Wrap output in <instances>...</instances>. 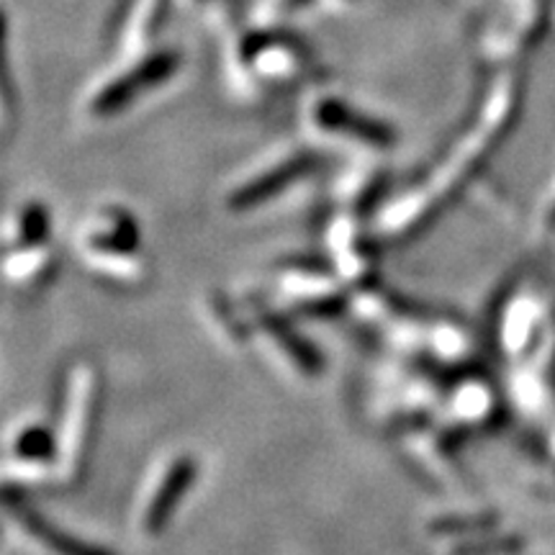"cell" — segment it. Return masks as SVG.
<instances>
[{"label": "cell", "instance_id": "6da1fadb", "mask_svg": "<svg viewBox=\"0 0 555 555\" xmlns=\"http://www.w3.org/2000/svg\"><path fill=\"white\" fill-rule=\"evenodd\" d=\"M176 69H178V54L172 52L152 54V57L144 60L142 65L131 67L127 75H121V78L108 82L106 88H101L99 95H95L93 103H90V108H93V114L99 116L116 114V111L127 108L139 93L159 86L163 80H168Z\"/></svg>", "mask_w": 555, "mask_h": 555}, {"label": "cell", "instance_id": "7a4b0ae2", "mask_svg": "<svg viewBox=\"0 0 555 555\" xmlns=\"http://www.w3.org/2000/svg\"><path fill=\"white\" fill-rule=\"evenodd\" d=\"M242 60L273 82L294 80L309 65L307 50L296 44V39L275 37V34H258V37L245 39Z\"/></svg>", "mask_w": 555, "mask_h": 555}, {"label": "cell", "instance_id": "3957f363", "mask_svg": "<svg viewBox=\"0 0 555 555\" xmlns=\"http://www.w3.org/2000/svg\"><path fill=\"white\" fill-rule=\"evenodd\" d=\"M314 119L322 129L360 139V142L373 144V147H391L393 139H397V134H393V129L388 127V124L373 119V116L363 114V111L347 106V103H343L339 99L319 101Z\"/></svg>", "mask_w": 555, "mask_h": 555}, {"label": "cell", "instance_id": "277c9868", "mask_svg": "<svg viewBox=\"0 0 555 555\" xmlns=\"http://www.w3.org/2000/svg\"><path fill=\"white\" fill-rule=\"evenodd\" d=\"M314 168V157L311 155H296L286 159V163H281L278 168L262 172L255 180H249V183L242 185L229 196V206L234 208V211H245V208H253L262 204V201L278 196L281 191H286L291 183H296L298 178L307 176V172Z\"/></svg>", "mask_w": 555, "mask_h": 555}, {"label": "cell", "instance_id": "5b68a950", "mask_svg": "<svg viewBox=\"0 0 555 555\" xmlns=\"http://www.w3.org/2000/svg\"><path fill=\"white\" fill-rule=\"evenodd\" d=\"M196 461L189 455L178 457V461L168 468L163 483L157 486L155 496H152L147 509H144V530H147L150 535H155V532H159L168 525L172 509H176L180 499L185 496V491L191 489L193 481H196Z\"/></svg>", "mask_w": 555, "mask_h": 555}, {"label": "cell", "instance_id": "8992f818", "mask_svg": "<svg viewBox=\"0 0 555 555\" xmlns=\"http://www.w3.org/2000/svg\"><path fill=\"white\" fill-rule=\"evenodd\" d=\"M16 517H18V522H24L26 530H29L31 535L39 540V543H44L47 547H50L52 553H57V555H111L108 551H101V547L82 543V540H75L73 535H67V532L57 530V527L47 522V519H41L37 512L21 509L18 506Z\"/></svg>", "mask_w": 555, "mask_h": 555}, {"label": "cell", "instance_id": "52a82bcc", "mask_svg": "<svg viewBox=\"0 0 555 555\" xmlns=\"http://www.w3.org/2000/svg\"><path fill=\"white\" fill-rule=\"evenodd\" d=\"M165 13H168V0H129V9L124 11V18L131 21L127 41L142 44V41L155 39L163 29Z\"/></svg>", "mask_w": 555, "mask_h": 555}, {"label": "cell", "instance_id": "ba28073f", "mask_svg": "<svg viewBox=\"0 0 555 555\" xmlns=\"http://www.w3.org/2000/svg\"><path fill=\"white\" fill-rule=\"evenodd\" d=\"M111 217H114V224H108L111 229H103V232L93 234V237L88 240V245L90 249H95V253H103V255L108 253L129 255L139 242L137 224L131 221L129 214H111Z\"/></svg>", "mask_w": 555, "mask_h": 555}, {"label": "cell", "instance_id": "9c48e42d", "mask_svg": "<svg viewBox=\"0 0 555 555\" xmlns=\"http://www.w3.org/2000/svg\"><path fill=\"white\" fill-rule=\"evenodd\" d=\"M266 324H268V330L273 332V337L278 339V343H281V347H286L288 356L294 358L296 363L304 367V371H307V373H317L319 371L322 360H319L317 352L311 350V345L304 343L301 337L294 335V332H291L286 324L278 322V319H273V317H268Z\"/></svg>", "mask_w": 555, "mask_h": 555}, {"label": "cell", "instance_id": "30bf717a", "mask_svg": "<svg viewBox=\"0 0 555 555\" xmlns=\"http://www.w3.org/2000/svg\"><path fill=\"white\" fill-rule=\"evenodd\" d=\"M13 453L24 457V461H44L54 453V437L44 427H29L16 437Z\"/></svg>", "mask_w": 555, "mask_h": 555}, {"label": "cell", "instance_id": "8fae6325", "mask_svg": "<svg viewBox=\"0 0 555 555\" xmlns=\"http://www.w3.org/2000/svg\"><path fill=\"white\" fill-rule=\"evenodd\" d=\"M47 232H50V221H47L44 208L37 204L24 208L18 227L21 242H24V245H39V242L47 240Z\"/></svg>", "mask_w": 555, "mask_h": 555}, {"label": "cell", "instance_id": "7c38bea8", "mask_svg": "<svg viewBox=\"0 0 555 555\" xmlns=\"http://www.w3.org/2000/svg\"><path fill=\"white\" fill-rule=\"evenodd\" d=\"M494 519H440V522H433L429 530L437 532V535H455V532H470V530H483Z\"/></svg>", "mask_w": 555, "mask_h": 555}, {"label": "cell", "instance_id": "4fadbf2b", "mask_svg": "<svg viewBox=\"0 0 555 555\" xmlns=\"http://www.w3.org/2000/svg\"><path fill=\"white\" fill-rule=\"evenodd\" d=\"M311 0H268L266 3V11H262V16L268 21H281L291 16V13L301 11L304 5H309Z\"/></svg>", "mask_w": 555, "mask_h": 555}]
</instances>
